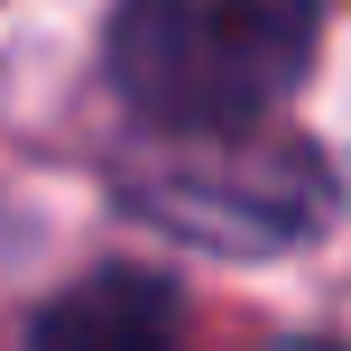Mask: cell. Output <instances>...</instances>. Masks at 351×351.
I'll use <instances>...</instances> for the list:
<instances>
[{
    "label": "cell",
    "mask_w": 351,
    "mask_h": 351,
    "mask_svg": "<svg viewBox=\"0 0 351 351\" xmlns=\"http://www.w3.org/2000/svg\"><path fill=\"white\" fill-rule=\"evenodd\" d=\"M324 0H121L111 93L148 130H259L315 74Z\"/></svg>",
    "instance_id": "6da1fadb"
},
{
    "label": "cell",
    "mask_w": 351,
    "mask_h": 351,
    "mask_svg": "<svg viewBox=\"0 0 351 351\" xmlns=\"http://www.w3.org/2000/svg\"><path fill=\"white\" fill-rule=\"evenodd\" d=\"M121 204L167 241L259 259V250H296L333 213V167L315 148L278 139L268 121L259 130H158L121 167Z\"/></svg>",
    "instance_id": "7a4b0ae2"
},
{
    "label": "cell",
    "mask_w": 351,
    "mask_h": 351,
    "mask_svg": "<svg viewBox=\"0 0 351 351\" xmlns=\"http://www.w3.org/2000/svg\"><path fill=\"white\" fill-rule=\"evenodd\" d=\"M176 324H185V305H176L167 278L102 268V278H84L74 296H56L47 315H37V333L47 342H167Z\"/></svg>",
    "instance_id": "3957f363"
}]
</instances>
